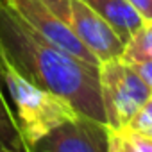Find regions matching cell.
<instances>
[{
    "mask_svg": "<svg viewBox=\"0 0 152 152\" xmlns=\"http://www.w3.org/2000/svg\"><path fill=\"white\" fill-rule=\"evenodd\" d=\"M0 57L29 83L70 102L77 113L107 124L99 66L83 63L47 41L4 0H0Z\"/></svg>",
    "mask_w": 152,
    "mask_h": 152,
    "instance_id": "1",
    "label": "cell"
},
{
    "mask_svg": "<svg viewBox=\"0 0 152 152\" xmlns=\"http://www.w3.org/2000/svg\"><path fill=\"white\" fill-rule=\"evenodd\" d=\"M0 72L4 86L9 90L11 100L15 104V118L25 147L32 145L57 125L73 120L79 115L70 102L29 83L2 57H0Z\"/></svg>",
    "mask_w": 152,
    "mask_h": 152,
    "instance_id": "2",
    "label": "cell"
},
{
    "mask_svg": "<svg viewBox=\"0 0 152 152\" xmlns=\"http://www.w3.org/2000/svg\"><path fill=\"white\" fill-rule=\"evenodd\" d=\"M99 83L109 129L124 127L129 118L148 99H152V88L147 86L120 57H113L99 64Z\"/></svg>",
    "mask_w": 152,
    "mask_h": 152,
    "instance_id": "3",
    "label": "cell"
},
{
    "mask_svg": "<svg viewBox=\"0 0 152 152\" xmlns=\"http://www.w3.org/2000/svg\"><path fill=\"white\" fill-rule=\"evenodd\" d=\"M99 63L118 57L124 41L83 0H43Z\"/></svg>",
    "mask_w": 152,
    "mask_h": 152,
    "instance_id": "4",
    "label": "cell"
},
{
    "mask_svg": "<svg viewBox=\"0 0 152 152\" xmlns=\"http://www.w3.org/2000/svg\"><path fill=\"white\" fill-rule=\"evenodd\" d=\"M107 124L79 113L25 147L23 152H107Z\"/></svg>",
    "mask_w": 152,
    "mask_h": 152,
    "instance_id": "5",
    "label": "cell"
},
{
    "mask_svg": "<svg viewBox=\"0 0 152 152\" xmlns=\"http://www.w3.org/2000/svg\"><path fill=\"white\" fill-rule=\"evenodd\" d=\"M4 2L39 36L73 56L83 63L99 66V59L72 34V31L56 16V13L43 2V0H4Z\"/></svg>",
    "mask_w": 152,
    "mask_h": 152,
    "instance_id": "6",
    "label": "cell"
},
{
    "mask_svg": "<svg viewBox=\"0 0 152 152\" xmlns=\"http://www.w3.org/2000/svg\"><path fill=\"white\" fill-rule=\"evenodd\" d=\"M83 2L88 4L122 41H125L145 22H152L145 20L127 0H83Z\"/></svg>",
    "mask_w": 152,
    "mask_h": 152,
    "instance_id": "7",
    "label": "cell"
},
{
    "mask_svg": "<svg viewBox=\"0 0 152 152\" xmlns=\"http://www.w3.org/2000/svg\"><path fill=\"white\" fill-rule=\"evenodd\" d=\"M118 57L127 64L152 61V22H145L124 41Z\"/></svg>",
    "mask_w": 152,
    "mask_h": 152,
    "instance_id": "8",
    "label": "cell"
},
{
    "mask_svg": "<svg viewBox=\"0 0 152 152\" xmlns=\"http://www.w3.org/2000/svg\"><path fill=\"white\" fill-rule=\"evenodd\" d=\"M2 86H4V81H2V72H0V148H7L13 152H23L25 145L20 138L15 113L9 107V102L4 95Z\"/></svg>",
    "mask_w": 152,
    "mask_h": 152,
    "instance_id": "9",
    "label": "cell"
},
{
    "mask_svg": "<svg viewBox=\"0 0 152 152\" xmlns=\"http://www.w3.org/2000/svg\"><path fill=\"white\" fill-rule=\"evenodd\" d=\"M107 152H152V138L138 134L125 125L109 129Z\"/></svg>",
    "mask_w": 152,
    "mask_h": 152,
    "instance_id": "10",
    "label": "cell"
},
{
    "mask_svg": "<svg viewBox=\"0 0 152 152\" xmlns=\"http://www.w3.org/2000/svg\"><path fill=\"white\" fill-rule=\"evenodd\" d=\"M131 131L152 138V99H148L125 124Z\"/></svg>",
    "mask_w": 152,
    "mask_h": 152,
    "instance_id": "11",
    "label": "cell"
},
{
    "mask_svg": "<svg viewBox=\"0 0 152 152\" xmlns=\"http://www.w3.org/2000/svg\"><path fill=\"white\" fill-rule=\"evenodd\" d=\"M136 75L147 84L152 88V61H143V63H136V64H129Z\"/></svg>",
    "mask_w": 152,
    "mask_h": 152,
    "instance_id": "12",
    "label": "cell"
},
{
    "mask_svg": "<svg viewBox=\"0 0 152 152\" xmlns=\"http://www.w3.org/2000/svg\"><path fill=\"white\" fill-rule=\"evenodd\" d=\"M127 2H129L145 20H152V0H127Z\"/></svg>",
    "mask_w": 152,
    "mask_h": 152,
    "instance_id": "13",
    "label": "cell"
},
{
    "mask_svg": "<svg viewBox=\"0 0 152 152\" xmlns=\"http://www.w3.org/2000/svg\"><path fill=\"white\" fill-rule=\"evenodd\" d=\"M0 152H13V150H7V148H0Z\"/></svg>",
    "mask_w": 152,
    "mask_h": 152,
    "instance_id": "14",
    "label": "cell"
}]
</instances>
